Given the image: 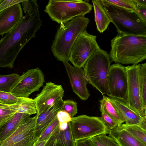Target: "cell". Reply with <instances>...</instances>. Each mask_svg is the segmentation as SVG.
I'll use <instances>...</instances> for the list:
<instances>
[{
	"label": "cell",
	"instance_id": "7402d4cb",
	"mask_svg": "<svg viewBox=\"0 0 146 146\" xmlns=\"http://www.w3.org/2000/svg\"><path fill=\"white\" fill-rule=\"evenodd\" d=\"M9 106L17 113H27L31 115L37 113L35 103L32 98L20 97L18 102Z\"/></svg>",
	"mask_w": 146,
	"mask_h": 146
},
{
	"label": "cell",
	"instance_id": "277c9868",
	"mask_svg": "<svg viewBox=\"0 0 146 146\" xmlns=\"http://www.w3.org/2000/svg\"><path fill=\"white\" fill-rule=\"evenodd\" d=\"M111 62L109 54L100 48L89 58L83 67L88 83L103 95L109 96L107 78Z\"/></svg>",
	"mask_w": 146,
	"mask_h": 146
},
{
	"label": "cell",
	"instance_id": "5b68a950",
	"mask_svg": "<svg viewBox=\"0 0 146 146\" xmlns=\"http://www.w3.org/2000/svg\"><path fill=\"white\" fill-rule=\"evenodd\" d=\"M92 7L88 2L82 0H50L44 11L53 21L60 24L76 17H84Z\"/></svg>",
	"mask_w": 146,
	"mask_h": 146
},
{
	"label": "cell",
	"instance_id": "f1b7e54d",
	"mask_svg": "<svg viewBox=\"0 0 146 146\" xmlns=\"http://www.w3.org/2000/svg\"><path fill=\"white\" fill-rule=\"evenodd\" d=\"M59 123L56 117L41 133L35 140L33 145L44 141L47 139L55 131L59 126Z\"/></svg>",
	"mask_w": 146,
	"mask_h": 146
},
{
	"label": "cell",
	"instance_id": "f35d334b",
	"mask_svg": "<svg viewBox=\"0 0 146 146\" xmlns=\"http://www.w3.org/2000/svg\"><path fill=\"white\" fill-rule=\"evenodd\" d=\"M137 5L146 6V0H133Z\"/></svg>",
	"mask_w": 146,
	"mask_h": 146
},
{
	"label": "cell",
	"instance_id": "603a6c76",
	"mask_svg": "<svg viewBox=\"0 0 146 146\" xmlns=\"http://www.w3.org/2000/svg\"><path fill=\"white\" fill-rule=\"evenodd\" d=\"M140 95L142 109L146 115V63L140 64L139 73Z\"/></svg>",
	"mask_w": 146,
	"mask_h": 146
},
{
	"label": "cell",
	"instance_id": "b9f144b4",
	"mask_svg": "<svg viewBox=\"0 0 146 146\" xmlns=\"http://www.w3.org/2000/svg\"><path fill=\"white\" fill-rule=\"evenodd\" d=\"M3 0H0V4L2 3Z\"/></svg>",
	"mask_w": 146,
	"mask_h": 146
},
{
	"label": "cell",
	"instance_id": "8992f818",
	"mask_svg": "<svg viewBox=\"0 0 146 146\" xmlns=\"http://www.w3.org/2000/svg\"><path fill=\"white\" fill-rule=\"evenodd\" d=\"M104 5L118 34L146 36V26L134 11L112 5Z\"/></svg>",
	"mask_w": 146,
	"mask_h": 146
},
{
	"label": "cell",
	"instance_id": "1f68e13d",
	"mask_svg": "<svg viewBox=\"0 0 146 146\" xmlns=\"http://www.w3.org/2000/svg\"><path fill=\"white\" fill-rule=\"evenodd\" d=\"M101 116L99 117L100 120L110 131L118 127L117 123L102 110H100Z\"/></svg>",
	"mask_w": 146,
	"mask_h": 146
},
{
	"label": "cell",
	"instance_id": "e575fe53",
	"mask_svg": "<svg viewBox=\"0 0 146 146\" xmlns=\"http://www.w3.org/2000/svg\"><path fill=\"white\" fill-rule=\"evenodd\" d=\"M56 117L59 123H68L72 118L67 113L62 110L58 112Z\"/></svg>",
	"mask_w": 146,
	"mask_h": 146
},
{
	"label": "cell",
	"instance_id": "4dcf8cb0",
	"mask_svg": "<svg viewBox=\"0 0 146 146\" xmlns=\"http://www.w3.org/2000/svg\"><path fill=\"white\" fill-rule=\"evenodd\" d=\"M62 110L67 113L72 117H74L78 112L77 102L70 100L64 101Z\"/></svg>",
	"mask_w": 146,
	"mask_h": 146
},
{
	"label": "cell",
	"instance_id": "f546056e",
	"mask_svg": "<svg viewBox=\"0 0 146 146\" xmlns=\"http://www.w3.org/2000/svg\"><path fill=\"white\" fill-rule=\"evenodd\" d=\"M16 113L10 108L9 105L0 103V127Z\"/></svg>",
	"mask_w": 146,
	"mask_h": 146
},
{
	"label": "cell",
	"instance_id": "4316f807",
	"mask_svg": "<svg viewBox=\"0 0 146 146\" xmlns=\"http://www.w3.org/2000/svg\"><path fill=\"white\" fill-rule=\"evenodd\" d=\"M104 5L114 6L127 10L134 11L137 5L133 0H102Z\"/></svg>",
	"mask_w": 146,
	"mask_h": 146
},
{
	"label": "cell",
	"instance_id": "6da1fadb",
	"mask_svg": "<svg viewBox=\"0 0 146 146\" xmlns=\"http://www.w3.org/2000/svg\"><path fill=\"white\" fill-rule=\"evenodd\" d=\"M37 1L19 23L0 40V67L12 68L19 52L33 37L42 24Z\"/></svg>",
	"mask_w": 146,
	"mask_h": 146
},
{
	"label": "cell",
	"instance_id": "484cf974",
	"mask_svg": "<svg viewBox=\"0 0 146 146\" xmlns=\"http://www.w3.org/2000/svg\"><path fill=\"white\" fill-rule=\"evenodd\" d=\"M120 127L146 145V131L137 125H129L125 123L122 124Z\"/></svg>",
	"mask_w": 146,
	"mask_h": 146
},
{
	"label": "cell",
	"instance_id": "ab89813d",
	"mask_svg": "<svg viewBox=\"0 0 146 146\" xmlns=\"http://www.w3.org/2000/svg\"><path fill=\"white\" fill-rule=\"evenodd\" d=\"M68 126V123H59V128L61 130H64L66 129Z\"/></svg>",
	"mask_w": 146,
	"mask_h": 146
},
{
	"label": "cell",
	"instance_id": "2e32d148",
	"mask_svg": "<svg viewBox=\"0 0 146 146\" xmlns=\"http://www.w3.org/2000/svg\"><path fill=\"white\" fill-rule=\"evenodd\" d=\"M63 101V99L58 100L41 113L36 115L37 117L33 129L35 140L56 117L58 112L62 110Z\"/></svg>",
	"mask_w": 146,
	"mask_h": 146
},
{
	"label": "cell",
	"instance_id": "74e56055",
	"mask_svg": "<svg viewBox=\"0 0 146 146\" xmlns=\"http://www.w3.org/2000/svg\"><path fill=\"white\" fill-rule=\"evenodd\" d=\"M136 125L143 130L146 131V117H143L139 123Z\"/></svg>",
	"mask_w": 146,
	"mask_h": 146
},
{
	"label": "cell",
	"instance_id": "30bf717a",
	"mask_svg": "<svg viewBox=\"0 0 146 146\" xmlns=\"http://www.w3.org/2000/svg\"><path fill=\"white\" fill-rule=\"evenodd\" d=\"M44 81V74L39 68L28 70L21 76L10 93L18 97L29 98L31 94L39 91Z\"/></svg>",
	"mask_w": 146,
	"mask_h": 146
},
{
	"label": "cell",
	"instance_id": "7bdbcfd3",
	"mask_svg": "<svg viewBox=\"0 0 146 146\" xmlns=\"http://www.w3.org/2000/svg\"><path fill=\"white\" fill-rule=\"evenodd\" d=\"M1 141L0 140V145H1Z\"/></svg>",
	"mask_w": 146,
	"mask_h": 146
},
{
	"label": "cell",
	"instance_id": "d590c367",
	"mask_svg": "<svg viewBox=\"0 0 146 146\" xmlns=\"http://www.w3.org/2000/svg\"><path fill=\"white\" fill-rule=\"evenodd\" d=\"M24 1L20 0H3L2 3L0 4V12L13 5L22 3Z\"/></svg>",
	"mask_w": 146,
	"mask_h": 146
},
{
	"label": "cell",
	"instance_id": "9a60e30c",
	"mask_svg": "<svg viewBox=\"0 0 146 146\" xmlns=\"http://www.w3.org/2000/svg\"><path fill=\"white\" fill-rule=\"evenodd\" d=\"M23 17L21 5L17 4L0 12V35L3 36L15 28Z\"/></svg>",
	"mask_w": 146,
	"mask_h": 146
},
{
	"label": "cell",
	"instance_id": "836d02e7",
	"mask_svg": "<svg viewBox=\"0 0 146 146\" xmlns=\"http://www.w3.org/2000/svg\"><path fill=\"white\" fill-rule=\"evenodd\" d=\"M134 12L146 26V6L137 5L136 9Z\"/></svg>",
	"mask_w": 146,
	"mask_h": 146
},
{
	"label": "cell",
	"instance_id": "7a4b0ae2",
	"mask_svg": "<svg viewBox=\"0 0 146 146\" xmlns=\"http://www.w3.org/2000/svg\"><path fill=\"white\" fill-rule=\"evenodd\" d=\"M111 61L137 65L146 59V36L117 35L111 40Z\"/></svg>",
	"mask_w": 146,
	"mask_h": 146
},
{
	"label": "cell",
	"instance_id": "ac0fdd59",
	"mask_svg": "<svg viewBox=\"0 0 146 146\" xmlns=\"http://www.w3.org/2000/svg\"><path fill=\"white\" fill-rule=\"evenodd\" d=\"M109 134L119 146H146L120 126L110 131Z\"/></svg>",
	"mask_w": 146,
	"mask_h": 146
},
{
	"label": "cell",
	"instance_id": "60d3db41",
	"mask_svg": "<svg viewBox=\"0 0 146 146\" xmlns=\"http://www.w3.org/2000/svg\"><path fill=\"white\" fill-rule=\"evenodd\" d=\"M48 139L44 141H41L36 144L34 145L33 146H44Z\"/></svg>",
	"mask_w": 146,
	"mask_h": 146
},
{
	"label": "cell",
	"instance_id": "44dd1931",
	"mask_svg": "<svg viewBox=\"0 0 146 146\" xmlns=\"http://www.w3.org/2000/svg\"><path fill=\"white\" fill-rule=\"evenodd\" d=\"M100 110H102L116 121L118 127L124 122L118 109L110 98L103 95V98L100 100Z\"/></svg>",
	"mask_w": 146,
	"mask_h": 146
},
{
	"label": "cell",
	"instance_id": "4fadbf2b",
	"mask_svg": "<svg viewBox=\"0 0 146 146\" xmlns=\"http://www.w3.org/2000/svg\"><path fill=\"white\" fill-rule=\"evenodd\" d=\"M64 93L61 85L51 82L46 83L40 92L33 99L36 105V115L48 108L55 102L62 99Z\"/></svg>",
	"mask_w": 146,
	"mask_h": 146
},
{
	"label": "cell",
	"instance_id": "8d00e7d4",
	"mask_svg": "<svg viewBox=\"0 0 146 146\" xmlns=\"http://www.w3.org/2000/svg\"><path fill=\"white\" fill-rule=\"evenodd\" d=\"M75 146H94L90 138L83 139L75 141Z\"/></svg>",
	"mask_w": 146,
	"mask_h": 146
},
{
	"label": "cell",
	"instance_id": "9c48e42d",
	"mask_svg": "<svg viewBox=\"0 0 146 146\" xmlns=\"http://www.w3.org/2000/svg\"><path fill=\"white\" fill-rule=\"evenodd\" d=\"M110 98L126 102L127 79L125 66L117 63L110 65L107 78Z\"/></svg>",
	"mask_w": 146,
	"mask_h": 146
},
{
	"label": "cell",
	"instance_id": "5bb4252c",
	"mask_svg": "<svg viewBox=\"0 0 146 146\" xmlns=\"http://www.w3.org/2000/svg\"><path fill=\"white\" fill-rule=\"evenodd\" d=\"M73 92L81 100H87L90 96L87 87L88 83L83 68L71 66L68 61L63 62Z\"/></svg>",
	"mask_w": 146,
	"mask_h": 146
},
{
	"label": "cell",
	"instance_id": "7c38bea8",
	"mask_svg": "<svg viewBox=\"0 0 146 146\" xmlns=\"http://www.w3.org/2000/svg\"><path fill=\"white\" fill-rule=\"evenodd\" d=\"M36 117V115L25 120L10 136L1 141L0 146H33L35 141L33 129Z\"/></svg>",
	"mask_w": 146,
	"mask_h": 146
},
{
	"label": "cell",
	"instance_id": "3957f363",
	"mask_svg": "<svg viewBox=\"0 0 146 146\" xmlns=\"http://www.w3.org/2000/svg\"><path fill=\"white\" fill-rule=\"evenodd\" d=\"M90 21L84 16H78L60 24L51 46L53 55L58 60L63 63L69 61L75 41L81 33L86 31Z\"/></svg>",
	"mask_w": 146,
	"mask_h": 146
},
{
	"label": "cell",
	"instance_id": "52a82bcc",
	"mask_svg": "<svg viewBox=\"0 0 146 146\" xmlns=\"http://www.w3.org/2000/svg\"><path fill=\"white\" fill-rule=\"evenodd\" d=\"M68 123L75 141L110 132L99 117L82 115L72 117Z\"/></svg>",
	"mask_w": 146,
	"mask_h": 146
},
{
	"label": "cell",
	"instance_id": "ba28073f",
	"mask_svg": "<svg viewBox=\"0 0 146 146\" xmlns=\"http://www.w3.org/2000/svg\"><path fill=\"white\" fill-rule=\"evenodd\" d=\"M96 36L86 31L81 33L72 47L69 61L78 68H83L89 58L99 48Z\"/></svg>",
	"mask_w": 146,
	"mask_h": 146
},
{
	"label": "cell",
	"instance_id": "83f0119b",
	"mask_svg": "<svg viewBox=\"0 0 146 146\" xmlns=\"http://www.w3.org/2000/svg\"><path fill=\"white\" fill-rule=\"evenodd\" d=\"M94 146H119L111 137L101 134L90 138Z\"/></svg>",
	"mask_w": 146,
	"mask_h": 146
},
{
	"label": "cell",
	"instance_id": "e0dca14e",
	"mask_svg": "<svg viewBox=\"0 0 146 146\" xmlns=\"http://www.w3.org/2000/svg\"><path fill=\"white\" fill-rule=\"evenodd\" d=\"M30 114L22 113H14L0 127V140L4 141L10 136L25 120L30 117Z\"/></svg>",
	"mask_w": 146,
	"mask_h": 146
},
{
	"label": "cell",
	"instance_id": "d6986e66",
	"mask_svg": "<svg viewBox=\"0 0 146 146\" xmlns=\"http://www.w3.org/2000/svg\"><path fill=\"white\" fill-rule=\"evenodd\" d=\"M92 1L97 29L100 33H103L111 22V19L106 12L102 0H93Z\"/></svg>",
	"mask_w": 146,
	"mask_h": 146
},
{
	"label": "cell",
	"instance_id": "ffe728a7",
	"mask_svg": "<svg viewBox=\"0 0 146 146\" xmlns=\"http://www.w3.org/2000/svg\"><path fill=\"white\" fill-rule=\"evenodd\" d=\"M118 109L126 123L136 125L143 118L136 111L129 107L124 102L115 98H110Z\"/></svg>",
	"mask_w": 146,
	"mask_h": 146
},
{
	"label": "cell",
	"instance_id": "cb8c5ba5",
	"mask_svg": "<svg viewBox=\"0 0 146 146\" xmlns=\"http://www.w3.org/2000/svg\"><path fill=\"white\" fill-rule=\"evenodd\" d=\"M20 77V75L15 73L0 75V91L10 93L19 81Z\"/></svg>",
	"mask_w": 146,
	"mask_h": 146
},
{
	"label": "cell",
	"instance_id": "8fae6325",
	"mask_svg": "<svg viewBox=\"0 0 146 146\" xmlns=\"http://www.w3.org/2000/svg\"><path fill=\"white\" fill-rule=\"evenodd\" d=\"M140 64L125 66L127 79L126 103L142 117H146L143 113L140 95L139 73Z\"/></svg>",
	"mask_w": 146,
	"mask_h": 146
},
{
	"label": "cell",
	"instance_id": "d6a6232c",
	"mask_svg": "<svg viewBox=\"0 0 146 146\" xmlns=\"http://www.w3.org/2000/svg\"><path fill=\"white\" fill-rule=\"evenodd\" d=\"M20 97H18L10 93L0 91V103L6 104L11 105L18 102Z\"/></svg>",
	"mask_w": 146,
	"mask_h": 146
},
{
	"label": "cell",
	"instance_id": "d4e9b609",
	"mask_svg": "<svg viewBox=\"0 0 146 146\" xmlns=\"http://www.w3.org/2000/svg\"><path fill=\"white\" fill-rule=\"evenodd\" d=\"M55 146H75V141L73 138L68 123L67 128L64 130H61L58 127Z\"/></svg>",
	"mask_w": 146,
	"mask_h": 146
}]
</instances>
